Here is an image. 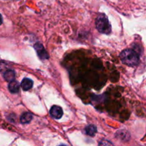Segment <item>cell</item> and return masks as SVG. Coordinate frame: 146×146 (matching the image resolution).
I'll use <instances>...</instances> for the list:
<instances>
[{
	"label": "cell",
	"mask_w": 146,
	"mask_h": 146,
	"mask_svg": "<svg viewBox=\"0 0 146 146\" xmlns=\"http://www.w3.org/2000/svg\"><path fill=\"white\" fill-rule=\"evenodd\" d=\"M4 78L7 81H12L15 78V72L12 70H7L4 72Z\"/></svg>",
	"instance_id": "cell-8"
},
{
	"label": "cell",
	"mask_w": 146,
	"mask_h": 146,
	"mask_svg": "<svg viewBox=\"0 0 146 146\" xmlns=\"http://www.w3.org/2000/svg\"><path fill=\"white\" fill-rule=\"evenodd\" d=\"M85 132L87 135H91V136H94L97 132L96 127H95L93 125H88V126L85 128Z\"/></svg>",
	"instance_id": "cell-9"
},
{
	"label": "cell",
	"mask_w": 146,
	"mask_h": 146,
	"mask_svg": "<svg viewBox=\"0 0 146 146\" xmlns=\"http://www.w3.org/2000/svg\"><path fill=\"white\" fill-rule=\"evenodd\" d=\"M8 68V65L5 62L0 61V71H3Z\"/></svg>",
	"instance_id": "cell-10"
},
{
	"label": "cell",
	"mask_w": 146,
	"mask_h": 146,
	"mask_svg": "<svg viewBox=\"0 0 146 146\" xmlns=\"http://www.w3.org/2000/svg\"><path fill=\"white\" fill-rule=\"evenodd\" d=\"M20 85L17 81H10L9 84V90L12 94H17L19 91Z\"/></svg>",
	"instance_id": "cell-6"
},
{
	"label": "cell",
	"mask_w": 146,
	"mask_h": 146,
	"mask_svg": "<svg viewBox=\"0 0 146 146\" xmlns=\"http://www.w3.org/2000/svg\"><path fill=\"white\" fill-rule=\"evenodd\" d=\"M34 48H35L37 54H38V56L41 59H46V58H48V54H47L46 50L44 49L43 46L40 43H36L34 45Z\"/></svg>",
	"instance_id": "cell-3"
},
{
	"label": "cell",
	"mask_w": 146,
	"mask_h": 146,
	"mask_svg": "<svg viewBox=\"0 0 146 146\" xmlns=\"http://www.w3.org/2000/svg\"><path fill=\"white\" fill-rule=\"evenodd\" d=\"M33 118V115L29 112H25L24 113H22V115H21V118H20V121H21V123L26 124L29 123L30 121L32 120Z\"/></svg>",
	"instance_id": "cell-7"
},
{
	"label": "cell",
	"mask_w": 146,
	"mask_h": 146,
	"mask_svg": "<svg viewBox=\"0 0 146 146\" xmlns=\"http://www.w3.org/2000/svg\"><path fill=\"white\" fill-rule=\"evenodd\" d=\"M21 86L24 91H29L33 86V81L28 78H25L22 80Z\"/></svg>",
	"instance_id": "cell-5"
},
{
	"label": "cell",
	"mask_w": 146,
	"mask_h": 146,
	"mask_svg": "<svg viewBox=\"0 0 146 146\" xmlns=\"http://www.w3.org/2000/svg\"><path fill=\"white\" fill-rule=\"evenodd\" d=\"M96 26L98 31L102 34H108L111 31V27L108 19L104 14H101L96 20Z\"/></svg>",
	"instance_id": "cell-2"
},
{
	"label": "cell",
	"mask_w": 146,
	"mask_h": 146,
	"mask_svg": "<svg viewBox=\"0 0 146 146\" xmlns=\"http://www.w3.org/2000/svg\"><path fill=\"white\" fill-rule=\"evenodd\" d=\"M50 115L56 119H59L63 115L62 108L58 106H54L50 109Z\"/></svg>",
	"instance_id": "cell-4"
},
{
	"label": "cell",
	"mask_w": 146,
	"mask_h": 146,
	"mask_svg": "<svg viewBox=\"0 0 146 146\" xmlns=\"http://www.w3.org/2000/svg\"><path fill=\"white\" fill-rule=\"evenodd\" d=\"M2 24V17H1V15L0 14V25Z\"/></svg>",
	"instance_id": "cell-11"
},
{
	"label": "cell",
	"mask_w": 146,
	"mask_h": 146,
	"mask_svg": "<svg viewBox=\"0 0 146 146\" xmlns=\"http://www.w3.org/2000/svg\"><path fill=\"white\" fill-rule=\"evenodd\" d=\"M121 61L125 65L134 66L139 63V56L137 52L132 49H125L121 52L120 55Z\"/></svg>",
	"instance_id": "cell-1"
}]
</instances>
